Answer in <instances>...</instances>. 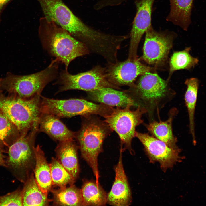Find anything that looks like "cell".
<instances>
[{"mask_svg":"<svg viewBox=\"0 0 206 206\" xmlns=\"http://www.w3.org/2000/svg\"><path fill=\"white\" fill-rule=\"evenodd\" d=\"M0 147V166L5 167V159L6 157L4 155Z\"/></svg>","mask_w":206,"mask_h":206,"instance_id":"30","label":"cell"},{"mask_svg":"<svg viewBox=\"0 0 206 206\" xmlns=\"http://www.w3.org/2000/svg\"><path fill=\"white\" fill-rule=\"evenodd\" d=\"M50 166L52 186L63 188L74 184L76 180L57 158H52Z\"/></svg>","mask_w":206,"mask_h":206,"instance_id":"28","label":"cell"},{"mask_svg":"<svg viewBox=\"0 0 206 206\" xmlns=\"http://www.w3.org/2000/svg\"><path fill=\"white\" fill-rule=\"evenodd\" d=\"M44 16L53 21L73 37L85 43L93 37L95 30L76 16L62 0H37Z\"/></svg>","mask_w":206,"mask_h":206,"instance_id":"6","label":"cell"},{"mask_svg":"<svg viewBox=\"0 0 206 206\" xmlns=\"http://www.w3.org/2000/svg\"><path fill=\"white\" fill-rule=\"evenodd\" d=\"M122 152L120 149L118 162L114 167V181L107 194V203L113 206H128L132 201L131 192L123 165Z\"/></svg>","mask_w":206,"mask_h":206,"instance_id":"15","label":"cell"},{"mask_svg":"<svg viewBox=\"0 0 206 206\" xmlns=\"http://www.w3.org/2000/svg\"><path fill=\"white\" fill-rule=\"evenodd\" d=\"M145 33L142 59L155 68L164 66L167 61L177 34L168 30L157 31L152 25Z\"/></svg>","mask_w":206,"mask_h":206,"instance_id":"11","label":"cell"},{"mask_svg":"<svg viewBox=\"0 0 206 206\" xmlns=\"http://www.w3.org/2000/svg\"><path fill=\"white\" fill-rule=\"evenodd\" d=\"M42 113L53 115L60 118L98 115L104 118L110 115L114 108L103 104H96L84 99L58 100L41 96Z\"/></svg>","mask_w":206,"mask_h":206,"instance_id":"7","label":"cell"},{"mask_svg":"<svg viewBox=\"0 0 206 206\" xmlns=\"http://www.w3.org/2000/svg\"><path fill=\"white\" fill-rule=\"evenodd\" d=\"M82 117L81 127L75 132L81 156L92 169L99 182L98 157L103 151L104 139L113 132L108 124L96 115Z\"/></svg>","mask_w":206,"mask_h":206,"instance_id":"2","label":"cell"},{"mask_svg":"<svg viewBox=\"0 0 206 206\" xmlns=\"http://www.w3.org/2000/svg\"><path fill=\"white\" fill-rule=\"evenodd\" d=\"M80 189L82 206H104L107 203V194L96 181H85Z\"/></svg>","mask_w":206,"mask_h":206,"instance_id":"23","label":"cell"},{"mask_svg":"<svg viewBox=\"0 0 206 206\" xmlns=\"http://www.w3.org/2000/svg\"><path fill=\"white\" fill-rule=\"evenodd\" d=\"M21 136L17 127L0 109V147L7 153L9 147Z\"/></svg>","mask_w":206,"mask_h":206,"instance_id":"26","label":"cell"},{"mask_svg":"<svg viewBox=\"0 0 206 206\" xmlns=\"http://www.w3.org/2000/svg\"><path fill=\"white\" fill-rule=\"evenodd\" d=\"M177 112L176 109L173 108L170 110L169 118L166 121H154L146 125L147 129L154 137L175 149L179 148L177 145V138L173 134L172 123Z\"/></svg>","mask_w":206,"mask_h":206,"instance_id":"20","label":"cell"},{"mask_svg":"<svg viewBox=\"0 0 206 206\" xmlns=\"http://www.w3.org/2000/svg\"><path fill=\"white\" fill-rule=\"evenodd\" d=\"M38 131V124L27 134L21 135L9 147L7 152L5 168L24 183L35 167V142Z\"/></svg>","mask_w":206,"mask_h":206,"instance_id":"5","label":"cell"},{"mask_svg":"<svg viewBox=\"0 0 206 206\" xmlns=\"http://www.w3.org/2000/svg\"><path fill=\"white\" fill-rule=\"evenodd\" d=\"M169 12L167 21L187 31L191 23V14L193 0H169Z\"/></svg>","mask_w":206,"mask_h":206,"instance_id":"19","label":"cell"},{"mask_svg":"<svg viewBox=\"0 0 206 206\" xmlns=\"http://www.w3.org/2000/svg\"><path fill=\"white\" fill-rule=\"evenodd\" d=\"M155 0H135L136 12L129 34L130 37L128 58H138L139 43L143 35L152 25L151 15Z\"/></svg>","mask_w":206,"mask_h":206,"instance_id":"14","label":"cell"},{"mask_svg":"<svg viewBox=\"0 0 206 206\" xmlns=\"http://www.w3.org/2000/svg\"><path fill=\"white\" fill-rule=\"evenodd\" d=\"M35 164L33 172L35 179L43 191L48 194L52 186L50 164L39 145L35 147Z\"/></svg>","mask_w":206,"mask_h":206,"instance_id":"21","label":"cell"},{"mask_svg":"<svg viewBox=\"0 0 206 206\" xmlns=\"http://www.w3.org/2000/svg\"><path fill=\"white\" fill-rule=\"evenodd\" d=\"M54 84L59 86L57 93L72 90L87 92L102 88H110L117 90L120 88L110 83L106 75V68L99 65L90 70L76 74H70L68 70H62Z\"/></svg>","mask_w":206,"mask_h":206,"instance_id":"9","label":"cell"},{"mask_svg":"<svg viewBox=\"0 0 206 206\" xmlns=\"http://www.w3.org/2000/svg\"><path fill=\"white\" fill-rule=\"evenodd\" d=\"M137 137L143 145L150 161L158 162L162 170L165 172L172 168L183 159L180 155L181 149L171 147L164 142L148 133L136 131Z\"/></svg>","mask_w":206,"mask_h":206,"instance_id":"12","label":"cell"},{"mask_svg":"<svg viewBox=\"0 0 206 206\" xmlns=\"http://www.w3.org/2000/svg\"><path fill=\"white\" fill-rule=\"evenodd\" d=\"M185 83L187 87L184 99L189 115L190 131L193 144H196L194 115L197 99L199 80L197 78H191L187 79Z\"/></svg>","mask_w":206,"mask_h":206,"instance_id":"25","label":"cell"},{"mask_svg":"<svg viewBox=\"0 0 206 206\" xmlns=\"http://www.w3.org/2000/svg\"><path fill=\"white\" fill-rule=\"evenodd\" d=\"M133 106L130 104L124 108H114L112 113L104 118V121L119 136L120 149L123 152L127 149L133 154L131 142L135 137L136 128L143 122L142 116L147 112L145 108L140 105L136 110H132L130 107Z\"/></svg>","mask_w":206,"mask_h":206,"instance_id":"8","label":"cell"},{"mask_svg":"<svg viewBox=\"0 0 206 206\" xmlns=\"http://www.w3.org/2000/svg\"><path fill=\"white\" fill-rule=\"evenodd\" d=\"M23 206H48L51 201L37 183L32 172L22 189Z\"/></svg>","mask_w":206,"mask_h":206,"instance_id":"22","label":"cell"},{"mask_svg":"<svg viewBox=\"0 0 206 206\" xmlns=\"http://www.w3.org/2000/svg\"><path fill=\"white\" fill-rule=\"evenodd\" d=\"M109 3L113 6L119 5L128 0H108Z\"/></svg>","mask_w":206,"mask_h":206,"instance_id":"31","label":"cell"},{"mask_svg":"<svg viewBox=\"0 0 206 206\" xmlns=\"http://www.w3.org/2000/svg\"><path fill=\"white\" fill-rule=\"evenodd\" d=\"M154 69L142 64L138 58H128L122 62L108 63L106 72L108 80L112 84L118 87L124 86L129 87L138 76L152 72Z\"/></svg>","mask_w":206,"mask_h":206,"instance_id":"13","label":"cell"},{"mask_svg":"<svg viewBox=\"0 0 206 206\" xmlns=\"http://www.w3.org/2000/svg\"><path fill=\"white\" fill-rule=\"evenodd\" d=\"M22 189L18 188L0 196V206H23Z\"/></svg>","mask_w":206,"mask_h":206,"instance_id":"29","label":"cell"},{"mask_svg":"<svg viewBox=\"0 0 206 206\" xmlns=\"http://www.w3.org/2000/svg\"><path fill=\"white\" fill-rule=\"evenodd\" d=\"M53 205L56 206H82V198L80 189L74 184L69 187L52 189Z\"/></svg>","mask_w":206,"mask_h":206,"instance_id":"24","label":"cell"},{"mask_svg":"<svg viewBox=\"0 0 206 206\" xmlns=\"http://www.w3.org/2000/svg\"><path fill=\"white\" fill-rule=\"evenodd\" d=\"M168 82L157 74L149 72L141 75L136 83L123 91L133 100L135 105L140 100L146 105L154 107L169 93Z\"/></svg>","mask_w":206,"mask_h":206,"instance_id":"10","label":"cell"},{"mask_svg":"<svg viewBox=\"0 0 206 206\" xmlns=\"http://www.w3.org/2000/svg\"><path fill=\"white\" fill-rule=\"evenodd\" d=\"M77 148L73 139L59 142L55 149L58 160L76 180L80 170Z\"/></svg>","mask_w":206,"mask_h":206,"instance_id":"18","label":"cell"},{"mask_svg":"<svg viewBox=\"0 0 206 206\" xmlns=\"http://www.w3.org/2000/svg\"><path fill=\"white\" fill-rule=\"evenodd\" d=\"M87 97L90 100L112 107L124 108L128 104L135 105L133 100L123 91L110 88L88 92Z\"/></svg>","mask_w":206,"mask_h":206,"instance_id":"17","label":"cell"},{"mask_svg":"<svg viewBox=\"0 0 206 206\" xmlns=\"http://www.w3.org/2000/svg\"><path fill=\"white\" fill-rule=\"evenodd\" d=\"M38 34L42 46L50 56L65 65L90 52L86 46L53 21L44 17L39 20Z\"/></svg>","mask_w":206,"mask_h":206,"instance_id":"1","label":"cell"},{"mask_svg":"<svg viewBox=\"0 0 206 206\" xmlns=\"http://www.w3.org/2000/svg\"><path fill=\"white\" fill-rule=\"evenodd\" d=\"M59 62L55 59L44 69L29 75L8 72L5 77L0 78V90L24 98L41 95L45 86L57 78Z\"/></svg>","mask_w":206,"mask_h":206,"instance_id":"3","label":"cell"},{"mask_svg":"<svg viewBox=\"0 0 206 206\" xmlns=\"http://www.w3.org/2000/svg\"><path fill=\"white\" fill-rule=\"evenodd\" d=\"M41 96L24 98L12 95L6 96L0 90V109L21 135L27 134L38 124L42 113Z\"/></svg>","mask_w":206,"mask_h":206,"instance_id":"4","label":"cell"},{"mask_svg":"<svg viewBox=\"0 0 206 206\" xmlns=\"http://www.w3.org/2000/svg\"><path fill=\"white\" fill-rule=\"evenodd\" d=\"M190 47H187L182 51L173 53L170 60L168 81L174 71L182 69L189 70L197 64L199 60L190 54Z\"/></svg>","mask_w":206,"mask_h":206,"instance_id":"27","label":"cell"},{"mask_svg":"<svg viewBox=\"0 0 206 206\" xmlns=\"http://www.w3.org/2000/svg\"><path fill=\"white\" fill-rule=\"evenodd\" d=\"M39 131L59 142L73 139L75 132L69 129L59 118L50 114L42 113L38 121Z\"/></svg>","mask_w":206,"mask_h":206,"instance_id":"16","label":"cell"}]
</instances>
